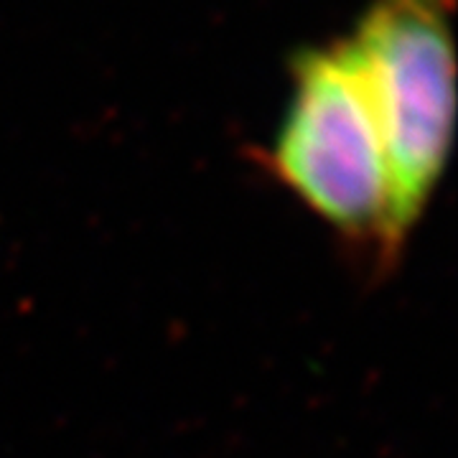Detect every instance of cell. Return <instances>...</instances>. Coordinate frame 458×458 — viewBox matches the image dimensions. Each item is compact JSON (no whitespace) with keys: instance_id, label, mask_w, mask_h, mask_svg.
Wrapping results in <instances>:
<instances>
[{"instance_id":"1","label":"cell","mask_w":458,"mask_h":458,"mask_svg":"<svg viewBox=\"0 0 458 458\" xmlns=\"http://www.w3.org/2000/svg\"><path fill=\"white\" fill-rule=\"evenodd\" d=\"M454 0H372L349 47L382 135L390 204L377 267L400 260L448 164L456 125Z\"/></svg>"},{"instance_id":"2","label":"cell","mask_w":458,"mask_h":458,"mask_svg":"<svg viewBox=\"0 0 458 458\" xmlns=\"http://www.w3.org/2000/svg\"><path fill=\"white\" fill-rule=\"evenodd\" d=\"M265 164L324 225L377 258L390 176L349 38L295 56L291 99Z\"/></svg>"}]
</instances>
